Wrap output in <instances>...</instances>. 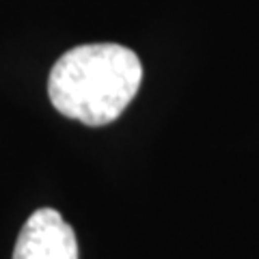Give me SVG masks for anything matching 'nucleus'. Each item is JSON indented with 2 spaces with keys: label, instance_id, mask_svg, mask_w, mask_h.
Returning <instances> with one entry per match:
<instances>
[{
  "label": "nucleus",
  "instance_id": "f257e3e1",
  "mask_svg": "<svg viewBox=\"0 0 259 259\" xmlns=\"http://www.w3.org/2000/svg\"><path fill=\"white\" fill-rule=\"evenodd\" d=\"M143 80L141 59L119 44H87L67 50L48 78V95L61 115L84 125L119 119Z\"/></svg>",
  "mask_w": 259,
  "mask_h": 259
},
{
  "label": "nucleus",
  "instance_id": "f03ea898",
  "mask_svg": "<svg viewBox=\"0 0 259 259\" xmlns=\"http://www.w3.org/2000/svg\"><path fill=\"white\" fill-rule=\"evenodd\" d=\"M13 259H78L76 233L56 209L41 207L24 223Z\"/></svg>",
  "mask_w": 259,
  "mask_h": 259
}]
</instances>
